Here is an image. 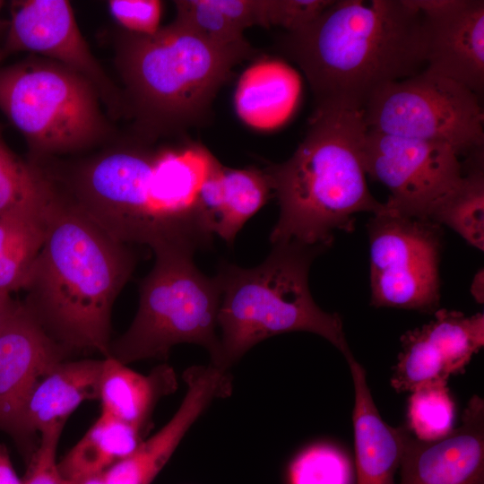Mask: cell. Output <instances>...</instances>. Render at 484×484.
<instances>
[{
    "mask_svg": "<svg viewBox=\"0 0 484 484\" xmlns=\"http://www.w3.org/2000/svg\"><path fill=\"white\" fill-rule=\"evenodd\" d=\"M0 484H22L4 445H0Z\"/></svg>",
    "mask_w": 484,
    "mask_h": 484,
    "instance_id": "obj_33",
    "label": "cell"
},
{
    "mask_svg": "<svg viewBox=\"0 0 484 484\" xmlns=\"http://www.w3.org/2000/svg\"><path fill=\"white\" fill-rule=\"evenodd\" d=\"M45 216V215H44ZM45 236V219L28 226L0 254V293L23 289Z\"/></svg>",
    "mask_w": 484,
    "mask_h": 484,
    "instance_id": "obj_28",
    "label": "cell"
},
{
    "mask_svg": "<svg viewBox=\"0 0 484 484\" xmlns=\"http://www.w3.org/2000/svg\"><path fill=\"white\" fill-rule=\"evenodd\" d=\"M176 22L187 28L204 40L220 47L246 43L243 32L213 3L212 0L175 1Z\"/></svg>",
    "mask_w": 484,
    "mask_h": 484,
    "instance_id": "obj_27",
    "label": "cell"
},
{
    "mask_svg": "<svg viewBox=\"0 0 484 484\" xmlns=\"http://www.w3.org/2000/svg\"><path fill=\"white\" fill-rule=\"evenodd\" d=\"M68 352L17 302L0 328V429L25 441L22 420L30 393Z\"/></svg>",
    "mask_w": 484,
    "mask_h": 484,
    "instance_id": "obj_14",
    "label": "cell"
},
{
    "mask_svg": "<svg viewBox=\"0 0 484 484\" xmlns=\"http://www.w3.org/2000/svg\"><path fill=\"white\" fill-rule=\"evenodd\" d=\"M471 294L479 303H483V271L474 276L471 289Z\"/></svg>",
    "mask_w": 484,
    "mask_h": 484,
    "instance_id": "obj_35",
    "label": "cell"
},
{
    "mask_svg": "<svg viewBox=\"0 0 484 484\" xmlns=\"http://www.w3.org/2000/svg\"><path fill=\"white\" fill-rule=\"evenodd\" d=\"M362 110L367 131L445 143L459 156L482 151L480 97L429 70L383 86Z\"/></svg>",
    "mask_w": 484,
    "mask_h": 484,
    "instance_id": "obj_8",
    "label": "cell"
},
{
    "mask_svg": "<svg viewBox=\"0 0 484 484\" xmlns=\"http://www.w3.org/2000/svg\"><path fill=\"white\" fill-rule=\"evenodd\" d=\"M354 386L352 424L356 484H395L407 427L393 428L381 417L364 367L354 356L346 359Z\"/></svg>",
    "mask_w": 484,
    "mask_h": 484,
    "instance_id": "obj_18",
    "label": "cell"
},
{
    "mask_svg": "<svg viewBox=\"0 0 484 484\" xmlns=\"http://www.w3.org/2000/svg\"><path fill=\"white\" fill-rule=\"evenodd\" d=\"M273 60H262L241 77L236 92V108L246 123L269 127L291 108L297 95L293 74Z\"/></svg>",
    "mask_w": 484,
    "mask_h": 484,
    "instance_id": "obj_22",
    "label": "cell"
},
{
    "mask_svg": "<svg viewBox=\"0 0 484 484\" xmlns=\"http://www.w3.org/2000/svg\"><path fill=\"white\" fill-rule=\"evenodd\" d=\"M41 220L43 218H30L20 215L0 217V254L28 226Z\"/></svg>",
    "mask_w": 484,
    "mask_h": 484,
    "instance_id": "obj_32",
    "label": "cell"
},
{
    "mask_svg": "<svg viewBox=\"0 0 484 484\" xmlns=\"http://www.w3.org/2000/svg\"><path fill=\"white\" fill-rule=\"evenodd\" d=\"M468 169L442 201L430 220L453 229L468 243L484 248V170L482 151L468 156Z\"/></svg>",
    "mask_w": 484,
    "mask_h": 484,
    "instance_id": "obj_24",
    "label": "cell"
},
{
    "mask_svg": "<svg viewBox=\"0 0 484 484\" xmlns=\"http://www.w3.org/2000/svg\"><path fill=\"white\" fill-rule=\"evenodd\" d=\"M110 13L129 33L151 35L160 30L162 3L157 0H110Z\"/></svg>",
    "mask_w": 484,
    "mask_h": 484,
    "instance_id": "obj_31",
    "label": "cell"
},
{
    "mask_svg": "<svg viewBox=\"0 0 484 484\" xmlns=\"http://www.w3.org/2000/svg\"><path fill=\"white\" fill-rule=\"evenodd\" d=\"M80 484H105V482L103 480L102 474H101V475L89 478L83 480L82 482H81Z\"/></svg>",
    "mask_w": 484,
    "mask_h": 484,
    "instance_id": "obj_36",
    "label": "cell"
},
{
    "mask_svg": "<svg viewBox=\"0 0 484 484\" xmlns=\"http://www.w3.org/2000/svg\"><path fill=\"white\" fill-rule=\"evenodd\" d=\"M398 484H484V401L469 400L459 427L434 441L408 429Z\"/></svg>",
    "mask_w": 484,
    "mask_h": 484,
    "instance_id": "obj_15",
    "label": "cell"
},
{
    "mask_svg": "<svg viewBox=\"0 0 484 484\" xmlns=\"http://www.w3.org/2000/svg\"><path fill=\"white\" fill-rule=\"evenodd\" d=\"M367 131L362 109L315 108L291 157L263 169L280 205L272 245L324 249L335 231L353 230L356 214L385 209L367 184L361 152Z\"/></svg>",
    "mask_w": 484,
    "mask_h": 484,
    "instance_id": "obj_3",
    "label": "cell"
},
{
    "mask_svg": "<svg viewBox=\"0 0 484 484\" xmlns=\"http://www.w3.org/2000/svg\"><path fill=\"white\" fill-rule=\"evenodd\" d=\"M44 219L43 244L22 304L68 351L109 357L112 307L134 272L135 255L57 187Z\"/></svg>",
    "mask_w": 484,
    "mask_h": 484,
    "instance_id": "obj_2",
    "label": "cell"
},
{
    "mask_svg": "<svg viewBox=\"0 0 484 484\" xmlns=\"http://www.w3.org/2000/svg\"><path fill=\"white\" fill-rule=\"evenodd\" d=\"M194 251H154L155 264L141 281L139 307L127 329L111 341L109 357L127 365L144 359H166L179 343L204 347L216 365L221 288L218 276L208 278L194 265Z\"/></svg>",
    "mask_w": 484,
    "mask_h": 484,
    "instance_id": "obj_6",
    "label": "cell"
},
{
    "mask_svg": "<svg viewBox=\"0 0 484 484\" xmlns=\"http://www.w3.org/2000/svg\"><path fill=\"white\" fill-rule=\"evenodd\" d=\"M184 380L187 391L171 419L154 436L142 441L128 456L109 467L102 474L105 484H151L210 402L231 392L228 370L211 363L189 367Z\"/></svg>",
    "mask_w": 484,
    "mask_h": 484,
    "instance_id": "obj_16",
    "label": "cell"
},
{
    "mask_svg": "<svg viewBox=\"0 0 484 484\" xmlns=\"http://www.w3.org/2000/svg\"><path fill=\"white\" fill-rule=\"evenodd\" d=\"M17 302L14 301L11 295L0 293V328L13 312Z\"/></svg>",
    "mask_w": 484,
    "mask_h": 484,
    "instance_id": "obj_34",
    "label": "cell"
},
{
    "mask_svg": "<svg viewBox=\"0 0 484 484\" xmlns=\"http://www.w3.org/2000/svg\"><path fill=\"white\" fill-rule=\"evenodd\" d=\"M402 351L393 367L391 385L411 393L430 383H447L466 367L484 345V315L437 309L427 324L401 337Z\"/></svg>",
    "mask_w": 484,
    "mask_h": 484,
    "instance_id": "obj_11",
    "label": "cell"
},
{
    "mask_svg": "<svg viewBox=\"0 0 484 484\" xmlns=\"http://www.w3.org/2000/svg\"><path fill=\"white\" fill-rule=\"evenodd\" d=\"M103 359L61 361L35 385L26 402L22 428L26 441L64 420L84 401L99 398Z\"/></svg>",
    "mask_w": 484,
    "mask_h": 484,
    "instance_id": "obj_19",
    "label": "cell"
},
{
    "mask_svg": "<svg viewBox=\"0 0 484 484\" xmlns=\"http://www.w3.org/2000/svg\"><path fill=\"white\" fill-rule=\"evenodd\" d=\"M367 233L371 304L428 314L439 309L441 226L385 206L373 214Z\"/></svg>",
    "mask_w": 484,
    "mask_h": 484,
    "instance_id": "obj_9",
    "label": "cell"
},
{
    "mask_svg": "<svg viewBox=\"0 0 484 484\" xmlns=\"http://www.w3.org/2000/svg\"><path fill=\"white\" fill-rule=\"evenodd\" d=\"M289 484H356L350 462L328 444L311 445L290 462Z\"/></svg>",
    "mask_w": 484,
    "mask_h": 484,
    "instance_id": "obj_26",
    "label": "cell"
},
{
    "mask_svg": "<svg viewBox=\"0 0 484 484\" xmlns=\"http://www.w3.org/2000/svg\"><path fill=\"white\" fill-rule=\"evenodd\" d=\"M333 0H264V27L295 32L314 22Z\"/></svg>",
    "mask_w": 484,
    "mask_h": 484,
    "instance_id": "obj_29",
    "label": "cell"
},
{
    "mask_svg": "<svg viewBox=\"0 0 484 484\" xmlns=\"http://www.w3.org/2000/svg\"><path fill=\"white\" fill-rule=\"evenodd\" d=\"M272 192L264 170L230 169L218 160L203 182L195 205V218L208 237L233 242L244 224L267 202Z\"/></svg>",
    "mask_w": 484,
    "mask_h": 484,
    "instance_id": "obj_17",
    "label": "cell"
},
{
    "mask_svg": "<svg viewBox=\"0 0 484 484\" xmlns=\"http://www.w3.org/2000/svg\"><path fill=\"white\" fill-rule=\"evenodd\" d=\"M2 4H3V2H2V1H0V8H1Z\"/></svg>",
    "mask_w": 484,
    "mask_h": 484,
    "instance_id": "obj_37",
    "label": "cell"
},
{
    "mask_svg": "<svg viewBox=\"0 0 484 484\" xmlns=\"http://www.w3.org/2000/svg\"><path fill=\"white\" fill-rule=\"evenodd\" d=\"M324 249L294 242L273 245L264 263L254 268L223 264L217 274L221 299L216 367L228 370L260 341L290 332H309L332 343L345 359L353 354L341 317L314 301L308 272Z\"/></svg>",
    "mask_w": 484,
    "mask_h": 484,
    "instance_id": "obj_5",
    "label": "cell"
},
{
    "mask_svg": "<svg viewBox=\"0 0 484 484\" xmlns=\"http://www.w3.org/2000/svg\"><path fill=\"white\" fill-rule=\"evenodd\" d=\"M423 15L425 69L476 93L484 90V1L410 0Z\"/></svg>",
    "mask_w": 484,
    "mask_h": 484,
    "instance_id": "obj_13",
    "label": "cell"
},
{
    "mask_svg": "<svg viewBox=\"0 0 484 484\" xmlns=\"http://www.w3.org/2000/svg\"><path fill=\"white\" fill-rule=\"evenodd\" d=\"M407 428L418 439L434 441L454 429V402L447 383H430L410 393Z\"/></svg>",
    "mask_w": 484,
    "mask_h": 484,
    "instance_id": "obj_25",
    "label": "cell"
},
{
    "mask_svg": "<svg viewBox=\"0 0 484 484\" xmlns=\"http://www.w3.org/2000/svg\"><path fill=\"white\" fill-rule=\"evenodd\" d=\"M0 109L40 153L76 151L106 132L95 88L62 65L30 61L0 68Z\"/></svg>",
    "mask_w": 484,
    "mask_h": 484,
    "instance_id": "obj_7",
    "label": "cell"
},
{
    "mask_svg": "<svg viewBox=\"0 0 484 484\" xmlns=\"http://www.w3.org/2000/svg\"><path fill=\"white\" fill-rule=\"evenodd\" d=\"M278 47L303 72L315 108L363 109L376 91L427 61L424 18L410 0H333Z\"/></svg>",
    "mask_w": 484,
    "mask_h": 484,
    "instance_id": "obj_1",
    "label": "cell"
},
{
    "mask_svg": "<svg viewBox=\"0 0 484 484\" xmlns=\"http://www.w3.org/2000/svg\"><path fill=\"white\" fill-rule=\"evenodd\" d=\"M65 421L43 429L39 446L32 454L22 484H65L56 461V447Z\"/></svg>",
    "mask_w": 484,
    "mask_h": 484,
    "instance_id": "obj_30",
    "label": "cell"
},
{
    "mask_svg": "<svg viewBox=\"0 0 484 484\" xmlns=\"http://www.w3.org/2000/svg\"><path fill=\"white\" fill-rule=\"evenodd\" d=\"M31 51L44 55L85 77L111 103L115 90L90 51L65 0L15 1L0 55Z\"/></svg>",
    "mask_w": 484,
    "mask_h": 484,
    "instance_id": "obj_12",
    "label": "cell"
},
{
    "mask_svg": "<svg viewBox=\"0 0 484 484\" xmlns=\"http://www.w3.org/2000/svg\"><path fill=\"white\" fill-rule=\"evenodd\" d=\"M175 386L174 371L168 366L145 376L113 357L104 358L99 393L101 412L142 431L158 398Z\"/></svg>",
    "mask_w": 484,
    "mask_h": 484,
    "instance_id": "obj_20",
    "label": "cell"
},
{
    "mask_svg": "<svg viewBox=\"0 0 484 484\" xmlns=\"http://www.w3.org/2000/svg\"><path fill=\"white\" fill-rule=\"evenodd\" d=\"M142 442L141 431L101 412L86 434L58 462L65 484H80L103 474L128 456Z\"/></svg>",
    "mask_w": 484,
    "mask_h": 484,
    "instance_id": "obj_21",
    "label": "cell"
},
{
    "mask_svg": "<svg viewBox=\"0 0 484 484\" xmlns=\"http://www.w3.org/2000/svg\"><path fill=\"white\" fill-rule=\"evenodd\" d=\"M56 190L49 177L21 160L0 134V217L42 218Z\"/></svg>",
    "mask_w": 484,
    "mask_h": 484,
    "instance_id": "obj_23",
    "label": "cell"
},
{
    "mask_svg": "<svg viewBox=\"0 0 484 484\" xmlns=\"http://www.w3.org/2000/svg\"><path fill=\"white\" fill-rule=\"evenodd\" d=\"M252 54L248 42L217 46L174 21L151 35L128 32L117 62L141 127L157 135L205 125L233 67Z\"/></svg>",
    "mask_w": 484,
    "mask_h": 484,
    "instance_id": "obj_4",
    "label": "cell"
},
{
    "mask_svg": "<svg viewBox=\"0 0 484 484\" xmlns=\"http://www.w3.org/2000/svg\"><path fill=\"white\" fill-rule=\"evenodd\" d=\"M361 152L367 176L390 192L386 208L410 217L430 220L463 175L460 156L441 143L367 131Z\"/></svg>",
    "mask_w": 484,
    "mask_h": 484,
    "instance_id": "obj_10",
    "label": "cell"
}]
</instances>
